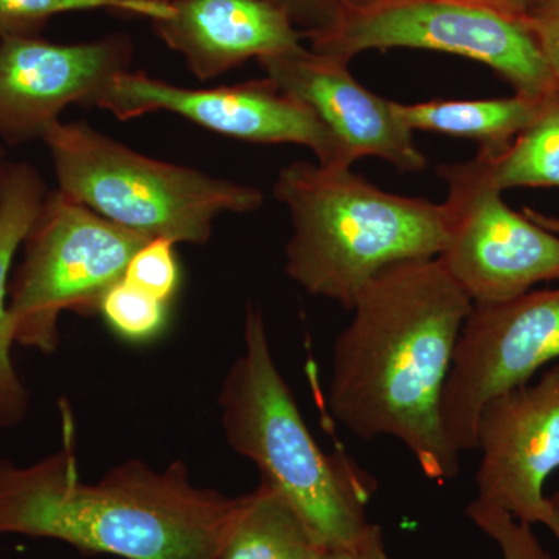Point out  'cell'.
<instances>
[{
  "mask_svg": "<svg viewBox=\"0 0 559 559\" xmlns=\"http://www.w3.org/2000/svg\"><path fill=\"white\" fill-rule=\"evenodd\" d=\"M132 58L124 33L75 44L0 39V140L11 146L43 140L69 106H94L110 81L131 70Z\"/></svg>",
  "mask_w": 559,
  "mask_h": 559,
  "instance_id": "7c38bea8",
  "label": "cell"
},
{
  "mask_svg": "<svg viewBox=\"0 0 559 559\" xmlns=\"http://www.w3.org/2000/svg\"><path fill=\"white\" fill-rule=\"evenodd\" d=\"M278 7L305 40L330 31L345 11L344 0H271Z\"/></svg>",
  "mask_w": 559,
  "mask_h": 559,
  "instance_id": "603a6c76",
  "label": "cell"
},
{
  "mask_svg": "<svg viewBox=\"0 0 559 559\" xmlns=\"http://www.w3.org/2000/svg\"><path fill=\"white\" fill-rule=\"evenodd\" d=\"M322 549L277 488L260 479L218 559H312Z\"/></svg>",
  "mask_w": 559,
  "mask_h": 559,
  "instance_id": "e0dca14e",
  "label": "cell"
},
{
  "mask_svg": "<svg viewBox=\"0 0 559 559\" xmlns=\"http://www.w3.org/2000/svg\"><path fill=\"white\" fill-rule=\"evenodd\" d=\"M447 245L439 260L473 304L513 299L559 282V235L507 205L487 164L440 165Z\"/></svg>",
  "mask_w": 559,
  "mask_h": 559,
  "instance_id": "ba28073f",
  "label": "cell"
},
{
  "mask_svg": "<svg viewBox=\"0 0 559 559\" xmlns=\"http://www.w3.org/2000/svg\"><path fill=\"white\" fill-rule=\"evenodd\" d=\"M148 241L62 191H49L10 282L14 344L53 353L62 312L100 311L108 290L123 280L132 257Z\"/></svg>",
  "mask_w": 559,
  "mask_h": 559,
  "instance_id": "8992f818",
  "label": "cell"
},
{
  "mask_svg": "<svg viewBox=\"0 0 559 559\" xmlns=\"http://www.w3.org/2000/svg\"><path fill=\"white\" fill-rule=\"evenodd\" d=\"M61 450L28 466L0 459V535L61 540L123 559H218L248 495L200 488L189 466L128 460L83 481L72 419Z\"/></svg>",
  "mask_w": 559,
  "mask_h": 559,
  "instance_id": "7a4b0ae2",
  "label": "cell"
},
{
  "mask_svg": "<svg viewBox=\"0 0 559 559\" xmlns=\"http://www.w3.org/2000/svg\"><path fill=\"white\" fill-rule=\"evenodd\" d=\"M266 79L304 102L329 128L355 164L378 157L403 173L428 165L414 132L396 116L393 102L364 87L340 58L301 49L259 60Z\"/></svg>",
  "mask_w": 559,
  "mask_h": 559,
  "instance_id": "4fadbf2b",
  "label": "cell"
},
{
  "mask_svg": "<svg viewBox=\"0 0 559 559\" xmlns=\"http://www.w3.org/2000/svg\"><path fill=\"white\" fill-rule=\"evenodd\" d=\"M310 46L347 62L369 50L443 51L488 66L514 94L546 98L559 92L524 17L471 0H396L347 10Z\"/></svg>",
  "mask_w": 559,
  "mask_h": 559,
  "instance_id": "52a82bcc",
  "label": "cell"
},
{
  "mask_svg": "<svg viewBox=\"0 0 559 559\" xmlns=\"http://www.w3.org/2000/svg\"><path fill=\"white\" fill-rule=\"evenodd\" d=\"M167 304L131 283L112 286L102 300L100 311L117 333L130 340H148L165 322Z\"/></svg>",
  "mask_w": 559,
  "mask_h": 559,
  "instance_id": "ffe728a7",
  "label": "cell"
},
{
  "mask_svg": "<svg viewBox=\"0 0 559 559\" xmlns=\"http://www.w3.org/2000/svg\"><path fill=\"white\" fill-rule=\"evenodd\" d=\"M274 197L293 224L286 274L344 310L380 272L439 259L447 245L443 205L378 189L352 167L293 162L280 170Z\"/></svg>",
  "mask_w": 559,
  "mask_h": 559,
  "instance_id": "3957f363",
  "label": "cell"
},
{
  "mask_svg": "<svg viewBox=\"0 0 559 559\" xmlns=\"http://www.w3.org/2000/svg\"><path fill=\"white\" fill-rule=\"evenodd\" d=\"M547 98V97H546ZM546 98L514 94L480 100L393 102L396 116L412 132L430 131L474 140L479 153L498 156L538 116Z\"/></svg>",
  "mask_w": 559,
  "mask_h": 559,
  "instance_id": "2e32d148",
  "label": "cell"
},
{
  "mask_svg": "<svg viewBox=\"0 0 559 559\" xmlns=\"http://www.w3.org/2000/svg\"><path fill=\"white\" fill-rule=\"evenodd\" d=\"M110 11L159 20L171 13V5L127 3L117 0H0V39L40 36L55 16L83 11Z\"/></svg>",
  "mask_w": 559,
  "mask_h": 559,
  "instance_id": "d6986e66",
  "label": "cell"
},
{
  "mask_svg": "<svg viewBox=\"0 0 559 559\" xmlns=\"http://www.w3.org/2000/svg\"><path fill=\"white\" fill-rule=\"evenodd\" d=\"M170 5L168 16L151 21L153 31L200 81L250 60L305 49L304 35L271 0H175Z\"/></svg>",
  "mask_w": 559,
  "mask_h": 559,
  "instance_id": "5bb4252c",
  "label": "cell"
},
{
  "mask_svg": "<svg viewBox=\"0 0 559 559\" xmlns=\"http://www.w3.org/2000/svg\"><path fill=\"white\" fill-rule=\"evenodd\" d=\"M522 212H524L530 219L535 221V223L540 224V226L546 227V229L555 231V234L559 235V218H557V216H549L546 215V213H540L538 210H533L530 207H524Z\"/></svg>",
  "mask_w": 559,
  "mask_h": 559,
  "instance_id": "4316f807",
  "label": "cell"
},
{
  "mask_svg": "<svg viewBox=\"0 0 559 559\" xmlns=\"http://www.w3.org/2000/svg\"><path fill=\"white\" fill-rule=\"evenodd\" d=\"M218 406L231 450L282 492L322 549L358 546L380 527L367 516L373 481L345 455L320 450L272 356L263 311L253 304Z\"/></svg>",
  "mask_w": 559,
  "mask_h": 559,
  "instance_id": "277c9868",
  "label": "cell"
},
{
  "mask_svg": "<svg viewBox=\"0 0 559 559\" xmlns=\"http://www.w3.org/2000/svg\"><path fill=\"white\" fill-rule=\"evenodd\" d=\"M95 108L119 120L170 112L223 135L260 145H300L322 165L352 167L347 153L304 102L270 79L190 90L145 72L120 73L95 98Z\"/></svg>",
  "mask_w": 559,
  "mask_h": 559,
  "instance_id": "30bf717a",
  "label": "cell"
},
{
  "mask_svg": "<svg viewBox=\"0 0 559 559\" xmlns=\"http://www.w3.org/2000/svg\"><path fill=\"white\" fill-rule=\"evenodd\" d=\"M522 17L535 36L559 90V0H533Z\"/></svg>",
  "mask_w": 559,
  "mask_h": 559,
  "instance_id": "cb8c5ba5",
  "label": "cell"
},
{
  "mask_svg": "<svg viewBox=\"0 0 559 559\" xmlns=\"http://www.w3.org/2000/svg\"><path fill=\"white\" fill-rule=\"evenodd\" d=\"M558 360L559 286L473 304L441 400V423L452 450H477V419L485 403L527 384Z\"/></svg>",
  "mask_w": 559,
  "mask_h": 559,
  "instance_id": "9c48e42d",
  "label": "cell"
},
{
  "mask_svg": "<svg viewBox=\"0 0 559 559\" xmlns=\"http://www.w3.org/2000/svg\"><path fill=\"white\" fill-rule=\"evenodd\" d=\"M117 2H127V3H159V5H168V3L175 2V0H117Z\"/></svg>",
  "mask_w": 559,
  "mask_h": 559,
  "instance_id": "f546056e",
  "label": "cell"
},
{
  "mask_svg": "<svg viewBox=\"0 0 559 559\" xmlns=\"http://www.w3.org/2000/svg\"><path fill=\"white\" fill-rule=\"evenodd\" d=\"M3 164V157H2V153H0V165Z\"/></svg>",
  "mask_w": 559,
  "mask_h": 559,
  "instance_id": "4dcf8cb0",
  "label": "cell"
},
{
  "mask_svg": "<svg viewBox=\"0 0 559 559\" xmlns=\"http://www.w3.org/2000/svg\"><path fill=\"white\" fill-rule=\"evenodd\" d=\"M43 142L58 190L148 240L205 245L221 215L264 204L257 187L153 159L84 121H57Z\"/></svg>",
  "mask_w": 559,
  "mask_h": 559,
  "instance_id": "5b68a950",
  "label": "cell"
},
{
  "mask_svg": "<svg viewBox=\"0 0 559 559\" xmlns=\"http://www.w3.org/2000/svg\"><path fill=\"white\" fill-rule=\"evenodd\" d=\"M466 516L498 544L502 559H555L533 533V525L518 521L506 510L476 499L466 509Z\"/></svg>",
  "mask_w": 559,
  "mask_h": 559,
  "instance_id": "44dd1931",
  "label": "cell"
},
{
  "mask_svg": "<svg viewBox=\"0 0 559 559\" xmlns=\"http://www.w3.org/2000/svg\"><path fill=\"white\" fill-rule=\"evenodd\" d=\"M47 193L43 176L28 162L0 165V428L20 425L28 409L27 389L11 359L10 271Z\"/></svg>",
  "mask_w": 559,
  "mask_h": 559,
  "instance_id": "9a60e30c",
  "label": "cell"
},
{
  "mask_svg": "<svg viewBox=\"0 0 559 559\" xmlns=\"http://www.w3.org/2000/svg\"><path fill=\"white\" fill-rule=\"evenodd\" d=\"M178 260L175 245L168 240H150L132 257L124 282L167 304L178 288Z\"/></svg>",
  "mask_w": 559,
  "mask_h": 559,
  "instance_id": "7402d4cb",
  "label": "cell"
},
{
  "mask_svg": "<svg viewBox=\"0 0 559 559\" xmlns=\"http://www.w3.org/2000/svg\"><path fill=\"white\" fill-rule=\"evenodd\" d=\"M312 559H390L385 549L384 535L381 527L355 547H340V549H320Z\"/></svg>",
  "mask_w": 559,
  "mask_h": 559,
  "instance_id": "d4e9b609",
  "label": "cell"
},
{
  "mask_svg": "<svg viewBox=\"0 0 559 559\" xmlns=\"http://www.w3.org/2000/svg\"><path fill=\"white\" fill-rule=\"evenodd\" d=\"M473 301L439 259L404 261L371 278L331 356V415L360 440L392 437L432 480L460 471L441 400Z\"/></svg>",
  "mask_w": 559,
  "mask_h": 559,
  "instance_id": "6da1fadb",
  "label": "cell"
},
{
  "mask_svg": "<svg viewBox=\"0 0 559 559\" xmlns=\"http://www.w3.org/2000/svg\"><path fill=\"white\" fill-rule=\"evenodd\" d=\"M549 499V509H550V524L549 528L551 533H554L555 538H557L559 544V489L555 495H551Z\"/></svg>",
  "mask_w": 559,
  "mask_h": 559,
  "instance_id": "83f0119b",
  "label": "cell"
},
{
  "mask_svg": "<svg viewBox=\"0 0 559 559\" xmlns=\"http://www.w3.org/2000/svg\"><path fill=\"white\" fill-rule=\"evenodd\" d=\"M345 11L347 10H369L374 7L385 5V3L396 2V0H344Z\"/></svg>",
  "mask_w": 559,
  "mask_h": 559,
  "instance_id": "f1b7e54d",
  "label": "cell"
},
{
  "mask_svg": "<svg viewBox=\"0 0 559 559\" xmlns=\"http://www.w3.org/2000/svg\"><path fill=\"white\" fill-rule=\"evenodd\" d=\"M471 2L481 3V5L522 17L533 0H471Z\"/></svg>",
  "mask_w": 559,
  "mask_h": 559,
  "instance_id": "484cf974",
  "label": "cell"
},
{
  "mask_svg": "<svg viewBox=\"0 0 559 559\" xmlns=\"http://www.w3.org/2000/svg\"><path fill=\"white\" fill-rule=\"evenodd\" d=\"M476 436L477 499L525 524L549 527L544 485L559 469V360L538 380L488 400Z\"/></svg>",
  "mask_w": 559,
  "mask_h": 559,
  "instance_id": "8fae6325",
  "label": "cell"
},
{
  "mask_svg": "<svg viewBox=\"0 0 559 559\" xmlns=\"http://www.w3.org/2000/svg\"><path fill=\"white\" fill-rule=\"evenodd\" d=\"M479 154L500 191L559 189V92L549 95L538 116L498 156Z\"/></svg>",
  "mask_w": 559,
  "mask_h": 559,
  "instance_id": "ac0fdd59",
  "label": "cell"
}]
</instances>
